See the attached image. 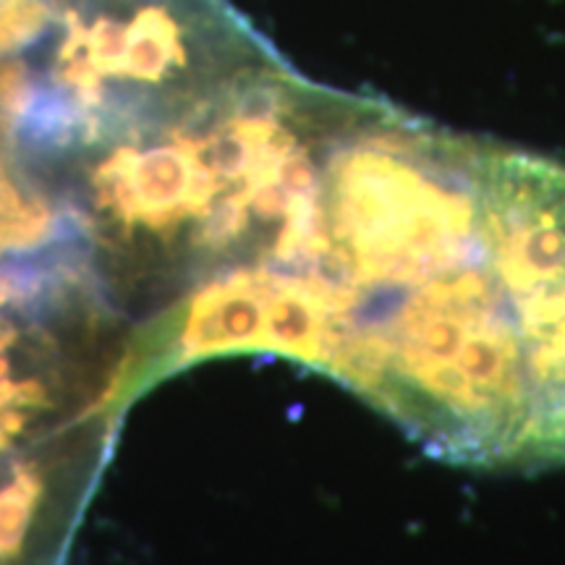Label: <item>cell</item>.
<instances>
[{"instance_id": "cell-1", "label": "cell", "mask_w": 565, "mask_h": 565, "mask_svg": "<svg viewBox=\"0 0 565 565\" xmlns=\"http://www.w3.org/2000/svg\"><path fill=\"white\" fill-rule=\"evenodd\" d=\"M47 492L51 475L40 461L17 466L0 482V565H13L24 555Z\"/></svg>"}]
</instances>
